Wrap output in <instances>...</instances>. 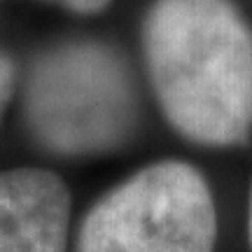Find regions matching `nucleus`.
Instances as JSON below:
<instances>
[{"label":"nucleus","mask_w":252,"mask_h":252,"mask_svg":"<svg viewBox=\"0 0 252 252\" xmlns=\"http://www.w3.org/2000/svg\"><path fill=\"white\" fill-rule=\"evenodd\" d=\"M143 54L166 122L201 147L252 135V26L234 0H154Z\"/></svg>","instance_id":"1"},{"label":"nucleus","mask_w":252,"mask_h":252,"mask_svg":"<svg viewBox=\"0 0 252 252\" xmlns=\"http://www.w3.org/2000/svg\"><path fill=\"white\" fill-rule=\"evenodd\" d=\"M26 119L47 150L110 152L138 124V91L124 59L103 42H65L31 68Z\"/></svg>","instance_id":"2"},{"label":"nucleus","mask_w":252,"mask_h":252,"mask_svg":"<svg viewBox=\"0 0 252 252\" xmlns=\"http://www.w3.org/2000/svg\"><path fill=\"white\" fill-rule=\"evenodd\" d=\"M217 208L196 166L150 163L91 206L77 252H215Z\"/></svg>","instance_id":"3"},{"label":"nucleus","mask_w":252,"mask_h":252,"mask_svg":"<svg viewBox=\"0 0 252 252\" xmlns=\"http://www.w3.org/2000/svg\"><path fill=\"white\" fill-rule=\"evenodd\" d=\"M70 191L52 171L0 173V252H65Z\"/></svg>","instance_id":"4"},{"label":"nucleus","mask_w":252,"mask_h":252,"mask_svg":"<svg viewBox=\"0 0 252 252\" xmlns=\"http://www.w3.org/2000/svg\"><path fill=\"white\" fill-rule=\"evenodd\" d=\"M12 89H14V65H12L7 54L0 52V117H2V110L12 96Z\"/></svg>","instance_id":"5"},{"label":"nucleus","mask_w":252,"mask_h":252,"mask_svg":"<svg viewBox=\"0 0 252 252\" xmlns=\"http://www.w3.org/2000/svg\"><path fill=\"white\" fill-rule=\"evenodd\" d=\"M54 2L77 12V14H96V12H103L112 0H54Z\"/></svg>","instance_id":"6"},{"label":"nucleus","mask_w":252,"mask_h":252,"mask_svg":"<svg viewBox=\"0 0 252 252\" xmlns=\"http://www.w3.org/2000/svg\"><path fill=\"white\" fill-rule=\"evenodd\" d=\"M248 245L252 252V182H250V194H248Z\"/></svg>","instance_id":"7"}]
</instances>
